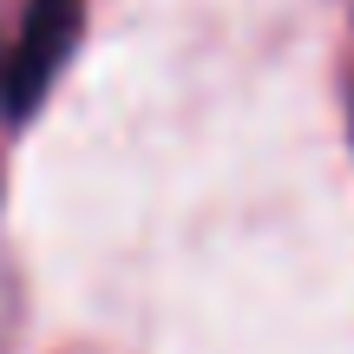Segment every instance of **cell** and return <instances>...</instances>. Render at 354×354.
I'll list each match as a JSON object with an SVG mask.
<instances>
[{
	"instance_id": "obj_1",
	"label": "cell",
	"mask_w": 354,
	"mask_h": 354,
	"mask_svg": "<svg viewBox=\"0 0 354 354\" xmlns=\"http://www.w3.org/2000/svg\"><path fill=\"white\" fill-rule=\"evenodd\" d=\"M79 26H86V0H26L20 39H13V53H0V105H7V118L39 112V99L53 92L59 66L79 46Z\"/></svg>"
}]
</instances>
